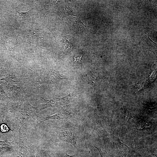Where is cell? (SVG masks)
<instances>
[{"instance_id":"6da1fadb","label":"cell","mask_w":157,"mask_h":157,"mask_svg":"<svg viewBox=\"0 0 157 157\" xmlns=\"http://www.w3.org/2000/svg\"><path fill=\"white\" fill-rule=\"evenodd\" d=\"M12 110L15 117V124L13 131L14 136L19 135L21 129L26 122L33 119L37 121L40 117L37 114V106H32L27 100L15 103Z\"/></svg>"},{"instance_id":"7a4b0ae2","label":"cell","mask_w":157,"mask_h":157,"mask_svg":"<svg viewBox=\"0 0 157 157\" xmlns=\"http://www.w3.org/2000/svg\"><path fill=\"white\" fill-rule=\"evenodd\" d=\"M56 142H64L71 144L77 149L83 144L85 140L83 131L81 127L75 126L69 129H56Z\"/></svg>"},{"instance_id":"3957f363","label":"cell","mask_w":157,"mask_h":157,"mask_svg":"<svg viewBox=\"0 0 157 157\" xmlns=\"http://www.w3.org/2000/svg\"><path fill=\"white\" fill-rule=\"evenodd\" d=\"M76 119V112L73 104H67L63 107L59 111L51 115L44 117H40L37 121L38 124L50 119Z\"/></svg>"},{"instance_id":"277c9868","label":"cell","mask_w":157,"mask_h":157,"mask_svg":"<svg viewBox=\"0 0 157 157\" xmlns=\"http://www.w3.org/2000/svg\"><path fill=\"white\" fill-rule=\"evenodd\" d=\"M15 139L18 142V149L15 157H28L37 148V146L30 143L21 133Z\"/></svg>"},{"instance_id":"5b68a950","label":"cell","mask_w":157,"mask_h":157,"mask_svg":"<svg viewBox=\"0 0 157 157\" xmlns=\"http://www.w3.org/2000/svg\"><path fill=\"white\" fill-rule=\"evenodd\" d=\"M18 149V142L14 139L11 142L0 140V157H9L13 153L16 154Z\"/></svg>"},{"instance_id":"8992f818","label":"cell","mask_w":157,"mask_h":157,"mask_svg":"<svg viewBox=\"0 0 157 157\" xmlns=\"http://www.w3.org/2000/svg\"><path fill=\"white\" fill-rule=\"evenodd\" d=\"M65 79L58 72L53 69H49L45 72L39 82L40 84L55 83Z\"/></svg>"},{"instance_id":"52a82bcc","label":"cell","mask_w":157,"mask_h":157,"mask_svg":"<svg viewBox=\"0 0 157 157\" xmlns=\"http://www.w3.org/2000/svg\"><path fill=\"white\" fill-rule=\"evenodd\" d=\"M41 97L44 99V102L37 106L38 112L47 108L54 107L69 103L64 97L54 98L50 99Z\"/></svg>"},{"instance_id":"ba28073f","label":"cell","mask_w":157,"mask_h":157,"mask_svg":"<svg viewBox=\"0 0 157 157\" xmlns=\"http://www.w3.org/2000/svg\"><path fill=\"white\" fill-rule=\"evenodd\" d=\"M13 103L10 101L0 103V118L3 123L7 124V117L9 111L13 109Z\"/></svg>"},{"instance_id":"9c48e42d","label":"cell","mask_w":157,"mask_h":157,"mask_svg":"<svg viewBox=\"0 0 157 157\" xmlns=\"http://www.w3.org/2000/svg\"><path fill=\"white\" fill-rule=\"evenodd\" d=\"M98 77V72L94 70L89 72L85 77V80L88 83L93 87L95 86Z\"/></svg>"},{"instance_id":"30bf717a","label":"cell","mask_w":157,"mask_h":157,"mask_svg":"<svg viewBox=\"0 0 157 157\" xmlns=\"http://www.w3.org/2000/svg\"><path fill=\"white\" fill-rule=\"evenodd\" d=\"M120 117L122 122L125 125H126L132 118L129 115L128 110L126 109H125L124 111H123V112L122 113Z\"/></svg>"},{"instance_id":"8fae6325","label":"cell","mask_w":157,"mask_h":157,"mask_svg":"<svg viewBox=\"0 0 157 157\" xmlns=\"http://www.w3.org/2000/svg\"><path fill=\"white\" fill-rule=\"evenodd\" d=\"M60 15L61 18L63 19V18L69 15H74L75 13L73 11L72 8L69 6L67 7L65 9L62 11V13H60Z\"/></svg>"},{"instance_id":"7c38bea8","label":"cell","mask_w":157,"mask_h":157,"mask_svg":"<svg viewBox=\"0 0 157 157\" xmlns=\"http://www.w3.org/2000/svg\"><path fill=\"white\" fill-rule=\"evenodd\" d=\"M0 130L2 132H7L10 130L7 124L4 123L1 124L0 126Z\"/></svg>"},{"instance_id":"4fadbf2b","label":"cell","mask_w":157,"mask_h":157,"mask_svg":"<svg viewBox=\"0 0 157 157\" xmlns=\"http://www.w3.org/2000/svg\"><path fill=\"white\" fill-rule=\"evenodd\" d=\"M59 157H78L77 155H69L65 152H60L58 154Z\"/></svg>"},{"instance_id":"5bb4252c","label":"cell","mask_w":157,"mask_h":157,"mask_svg":"<svg viewBox=\"0 0 157 157\" xmlns=\"http://www.w3.org/2000/svg\"><path fill=\"white\" fill-rule=\"evenodd\" d=\"M140 125H139L138 128L139 129H142L144 128L148 127L151 126L150 124L147 122L141 123Z\"/></svg>"},{"instance_id":"9a60e30c","label":"cell","mask_w":157,"mask_h":157,"mask_svg":"<svg viewBox=\"0 0 157 157\" xmlns=\"http://www.w3.org/2000/svg\"><path fill=\"white\" fill-rule=\"evenodd\" d=\"M66 45L65 47V49L63 50H69L72 49L73 47L70 43L66 39Z\"/></svg>"},{"instance_id":"2e32d148","label":"cell","mask_w":157,"mask_h":157,"mask_svg":"<svg viewBox=\"0 0 157 157\" xmlns=\"http://www.w3.org/2000/svg\"><path fill=\"white\" fill-rule=\"evenodd\" d=\"M43 157H49L48 155L46 154L45 153H44L43 155Z\"/></svg>"}]
</instances>
